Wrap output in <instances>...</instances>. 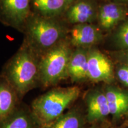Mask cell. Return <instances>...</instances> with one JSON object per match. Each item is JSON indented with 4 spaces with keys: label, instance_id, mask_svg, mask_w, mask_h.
I'll return each instance as SVG.
<instances>
[{
    "label": "cell",
    "instance_id": "1",
    "mask_svg": "<svg viewBox=\"0 0 128 128\" xmlns=\"http://www.w3.org/2000/svg\"><path fill=\"white\" fill-rule=\"evenodd\" d=\"M33 50L29 45L22 47L3 70L1 76L10 84L19 97L25 95L40 82L39 62Z\"/></svg>",
    "mask_w": 128,
    "mask_h": 128
},
{
    "label": "cell",
    "instance_id": "2",
    "mask_svg": "<svg viewBox=\"0 0 128 128\" xmlns=\"http://www.w3.org/2000/svg\"><path fill=\"white\" fill-rule=\"evenodd\" d=\"M80 94L77 86L55 88L35 99L32 110L43 126L63 114Z\"/></svg>",
    "mask_w": 128,
    "mask_h": 128
},
{
    "label": "cell",
    "instance_id": "3",
    "mask_svg": "<svg viewBox=\"0 0 128 128\" xmlns=\"http://www.w3.org/2000/svg\"><path fill=\"white\" fill-rule=\"evenodd\" d=\"M71 45L64 39L44 52L39 61V81L44 87L54 86L69 77L68 64L72 53Z\"/></svg>",
    "mask_w": 128,
    "mask_h": 128
},
{
    "label": "cell",
    "instance_id": "4",
    "mask_svg": "<svg viewBox=\"0 0 128 128\" xmlns=\"http://www.w3.org/2000/svg\"><path fill=\"white\" fill-rule=\"evenodd\" d=\"M26 26L31 47L45 52L65 39L67 33L58 22L38 14L30 17Z\"/></svg>",
    "mask_w": 128,
    "mask_h": 128
},
{
    "label": "cell",
    "instance_id": "5",
    "mask_svg": "<svg viewBox=\"0 0 128 128\" xmlns=\"http://www.w3.org/2000/svg\"><path fill=\"white\" fill-rule=\"evenodd\" d=\"M30 0H0V20L16 28L26 25L30 17Z\"/></svg>",
    "mask_w": 128,
    "mask_h": 128
},
{
    "label": "cell",
    "instance_id": "6",
    "mask_svg": "<svg viewBox=\"0 0 128 128\" xmlns=\"http://www.w3.org/2000/svg\"><path fill=\"white\" fill-rule=\"evenodd\" d=\"M113 65L106 56L96 49L89 50L88 78L94 82H108L113 78Z\"/></svg>",
    "mask_w": 128,
    "mask_h": 128
},
{
    "label": "cell",
    "instance_id": "7",
    "mask_svg": "<svg viewBox=\"0 0 128 128\" xmlns=\"http://www.w3.org/2000/svg\"><path fill=\"white\" fill-rule=\"evenodd\" d=\"M98 9L94 0H76L65 12V17L75 25L90 24L97 17Z\"/></svg>",
    "mask_w": 128,
    "mask_h": 128
},
{
    "label": "cell",
    "instance_id": "8",
    "mask_svg": "<svg viewBox=\"0 0 128 128\" xmlns=\"http://www.w3.org/2000/svg\"><path fill=\"white\" fill-rule=\"evenodd\" d=\"M102 33L98 28L92 24H76L70 30V43L76 48H87L102 40Z\"/></svg>",
    "mask_w": 128,
    "mask_h": 128
},
{
    "label": "cell",
    "instance_id": "9",
    "mask_svg": "<svg viewBox=\"0 0 128 128\" xmlns=\"http://www.w3.org/2000/svg\"><path fill=\"white\" fill-rule=\"evenodd\" d=\"M127 6L110 1L101 5L98 9L97 18L100 28L110 30L126 17Z\"/></svg>",
    "mask_w": 128,
    "mask_h": 128
},
{
    "label": "cell",
    "instance_id": "10",
    "mask_svg": "<svg viewBox=\"0 0 128 128\" xmlns=\"http://www.w3.org/2000/svg\"><path fill=\"white\" fill-rule=\"evenodd\" d=\"M0 128H42V126L32 110L17 108L0 122Z\"/></svg>",
    "mask_w": 128,
    "mask_h": 128
},
{
    "label": "cell",
    "instance_id": "11",
    "mask_svg": "<svg viewBox=\"0 0 128 128\" xmlns=\"http://www.w3.org/2000/svg\"><path fill=\"white\" fill-rule=\"evenodd\" d=\"M87 119L89 122L99 120L110 114V110L104 92L99 90L90 92L87 96Z\"/></svg>",
    "mask_w": 128,
    "mask_h": 128
},
{
    "label": "cell",
    "instance_id": "12",
    "mask_svg": "<svg viewBox=\"0 0 128 128\" xmlns=\"http://www.w3.org/2000/svg\"><path fill=\"white\" fill-rule=\"evenodd\" d=\"M87 48H78L72 51L68 64L69 77L74 82H78L88 78V57Z\"/></svg>",
    "mask_w": 128,
    "mask_h": 128
},
{
    "label": "cell",
    "instance_id": "13",
    "mask_svg": "<svg viewBox=\"0 0 128 128\" xmlns=\"http://www.w3.org/2000/svg\"><path fill=\"white\" fill-rule=\"evenodd\" d=\"M18 94L8 81L0 78V122L17 108Z\"/></svg>",
    "mask_w": 128,
    "mask_h": 128
},
{
    "label": "cell",
    "instance_id": "14",
    "mask_svg": "<svg viewBox=\"0 0 128 128\" xmlns=\"http://www.w3.org/2000/svg\"><path fill=\"white\" fill-rule=\"evenodd\" d=\"M75 0H32L38 15L54 18L66 12Z\"/></svg>",
    "mask_w": 128,
    "mask_h": 128
},
{
    "label": "cell",
    "instance_id": "15",
    "mask_svg": "<svg viewBox=\"0 0 128 128\" xmlns=\"http://www.w3.org/2000/svg\"><path fill=\"white\" fill-rule=\"evenodd\" d=\"M110 110V114L118 116L128 110V93L108 87L104 92Z\"/></svg>",
    "mask_w": 128,
    "mask_h": 128
},
{
    "label": "cell",
    "instance_id": "16",
    "mask_svg": "<svg viewBox=\"0 0 128 128\" xmlns=\"http://www.w3.org/2000/svg\"><path fill=\"white\" fill-rule=\"evenodd\" d=\"M82 118L75 109H72L64 113L56 119L42 128H81L82 126Z\"/></svg>",
    "mask_w": 128,
    "mask_h": 128
},
{
    "label": "cell",
    "instance_id": "17",
    "mask_svg": "<svg viewBox=\"0 0 128 128\" xmlns=\"http://www.w3.org/2000/svg\"><path fill=\"white\" fill-rule=\"evenodd\" d=\"M114 41L118 48L128 50V21L120 26L114 35Z\"/></svg>",
    "mask_w": 128,
    "mask_h": 128
},
{
    "label": "cell",
    "instance_id": "18",
    "mask_svg": "<svg viewBox=\"0 0 128 128\" xmlns=\"http://www.w3.org/2000/svg\"><path fill=\"white\" fill-rule=\"evenodd\" d=\"M118 78L124 86L128 87V65H123L117 71Z\"/></svg>",
    "mask_w": 128,
    "mask_h": 128
},
{
    "label": "cell",
    "instance_id": "19",
    "mask_svg": "<svg viewBox=\"0 0 128 128\" xmlns=\"http://www.w3.org/2000/svg\"><path fill=\"white\" fill-rule=\"evenodd\" d=\"M120 55L121 59L124 62V65H128V51H126L124 54H121Z\"/></svg>",
    "mask_w": 128,
    "mask_h": 128
},
{
    "label": "cell",
    "instance_id": "20",
    "mask_svg": "<svg viewBox=\"0 0 128 128\" xmlns=\"http://www.w3.org/2000/svg\"><path fill=\"white\" fill-rule=\"evenodd\" d=\"M112 1H114V2L119 3V4L125 5V6H128V0H111Z\"/></svg>",
    "mask_w": 128,
    "mask_h": 128
},
{
    "label": "cell",
    "instance_id": "21",
    "mask_svg": "<svg viewBox=\"0 0 128 128\" xmlns=\"http://www.w3.org/2000/svg\"><path fill=\"white\" fill-rule=\"evenodd\" d=\"M75 1H76V0H75Z\"/></svg>",
    "mask_w": 128,
    "mask_h": 128
}]
</instances>
